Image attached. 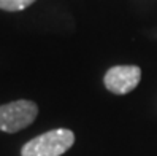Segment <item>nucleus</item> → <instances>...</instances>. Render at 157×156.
<instances>
[{"mask_svg":"<svg viewBox=\"0 0 157 156\" xmlns=\"http://www.w3.org/2000/svg\"><path fill=\"white\" fill-rule=\"evenodd\" d=\"M75 143L70 129H52L29 140L21 150V156H60Z\"/></svg>","mask_w":157,"mask_h":156,"instance_id":"f257e3e1","label":"nucleus"},{"mask_svg":"<svg viewBox=\"0 0 157 156\" xmlns=\"http://www.w3.org/2000/svg\"><path fill=\"white\" fill-rule=\"evenodd\" d=\"M36 115L38 105L27 99L0 105V131L10 134L19 132L35 121Z\"/></svg>","mask_w":157,"mask_h":156,"instance_id":"f03ea898","label":"nucleus"},{"mask_svg":"<svg viewBox=\"0 0 157 156\" xmlns=\"http://www.w3.org/2000/svg\"><path fill=\"white\" fill-rule=\"evenodd\" d=\"M141 80V69L136 66H116L105 75V86L114 94H128Z\"/></svg>","mask_w":157,"mask_h":156,"instance_id":"7ed1b4c3","label":"nucleus"},{"mask_svg":"<svg viewBox=\"0 0 157 156\" xmlns=\"http://www.w3.org/2000/svg\"><path fill=\"white\" fill-rule=\"evenodd\" d=\"M35 0H0V10L5 11H21L30 6Z\"/></svg>","mask_w":157,"mask_h":156,"instance_id":"20e7f679","label":"nucleus"}]
</instances>
